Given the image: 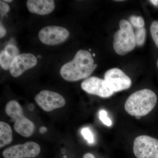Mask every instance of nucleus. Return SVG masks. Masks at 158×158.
I'll return each instance as SVG.
<instances>
[{
  "label": "nucleus",
  "instance_id": "f257e3e1",
  "mask_svg": "<svg viewBox=\"0 0 158 158\" xmlns=\"http://www.w3.org/2000/svg\"><path fill=\"white\" fill-rule=\"evenodd\" d=\"M97 66V64H94V60L90 52L80 50L72 61L62 66L60 74L65 81H77L88 78Z\"/></svg>",
  "mask_w": 158,
  "mask_h": 158
},
{
  "label": "nucleus",
  "instance_id": "f03ea898",
  "mask_svg": "<svg viewBox=\"0 0 158 158\" xmlns=\"http://www.w3.org/2000/svg\"><path fill=\"white\" fill-rule=\"evenodd\" d=\"M157 101L156 95L152 90L148 89L138 90L128 98L125 103V110L132 116H145L154 108Z\"/></svg>",
  "mask_w": 158,
  "mask_h": 158
},
{
  "label": "nucleus",
  "instance_id": "7ed1b4c3",
  "mask_svg": "<svg viewBox=\"0 0 158 158\" xmlns=\"http://www.w3.org/2000/svg\"><path fill=\"white\" fill-rule=\"evenodd\" d=\"M119 26L120 29L116 31L113 37V48L118 55L125 56L135 48V33L132 26L127 20L121 19Z\"/></svg>",
  "mask_w": 158,
  "mask_h": 158
},
{
  "label": "nucleus",
  "instance_id": "20e7f679",
  "mask_svg": "<svg viewBox=\"0 0 158 158\" xmlns=\"http://www.w3.org/2000/svg\"><path fill=\"white\" fill-rule=\"evenodd\" d=\"M5 111L14 122L13 127L18 134L27 138L33 135L35 129L34 123L24 116L22 107L17 101L11 100L8 102Z\"/></svg>",
  "mask_w": 158,
  "mask_h": 158
},
{
  "label": "nucleus",
  "instance_id": "39448f33",
  "mask_svg": "<svg viewBox=\"0 0 158 158\" xmlns=\"http://www.w3.org/2000/svg\"><path fill=\"white\" fill-rule=\"evenodd\" d=\"M133 152L137 158H158V140L147 135L135 139Z\"/></svg>",
  "mask_w": 158,
  "mask_h": 158
},
{
  "label": "nucleus",
  "instance_id": "423d86ee",
  "mask_svg": "<svg viewBox=\"0 0 158 158\" xmlns=\"http://www.w3.org/2000/svg\"><path fill=\"white\" fill-rule=\"evenodd\" d=\"M40 152L39 144L34 141L13 145L6 148L2 152L4 158H33Z\"/></svg>",
  "mask_w": 158,
  "mask_h": 158
},
{
  "label": "nucleus",
  "instance_id": "0eeeda50",
  "mask_svg": "<svg viewBox=\"0 0 158 158\" xmlns=\"http://www.w3.org/2000/svg\"><path fill=\"white\" fill-rule=\"evenodd\" d=\"M104 80L108 86L113 92L127 90L132 84L131 78L118 68H113L106 72Z\"/></svg>",
  "mask_w": 158,
  "mask_h": 158
},
{
  "label": "nucleus",
  "instance_id": "6e6552de",
  "mask_svg": "<svg viewBox=\"0 0 158 158\" xmlns=\"http://www.w3.org/2000/svg\"><path fill=\"white\" fill-rule=\"evenodd\" d=\"M67 29L58 26H47L39 31L40 40L44 44L55 45L65 41L69 37Z\"/></svg>",
  "mask_w": 158,
  "mask_h": 158
},
{
  "label": "nucleus",
  "instance_id": "1a4fd4ad",
  "mask_svg": "<svg viewBox=\"0 0 158 158\" xmlns=\"http://www.w3.org/2000/svg\"><path fill=\"white\" fill-rule=\"evenodd\" d=\"M35 102L43 110L50 112L62 108L65 104V98L59 94L48 90H43L35 96Z\"/></svg>",
  "mask_w": 158,
  "mask_h": 158
},
{
  "label": "nucleus",
  "instance_id": "9d476101",
  "mask_svg": "<svg viewBox=\"0 0 158 158\" xmlns=\"http://www.w3.org/2000/svg\"><path fill=\"white\" fill-rule=\"evenodd\" d=\"M81 86L82 89L87 93L103 98L110 97L114 93L109 88L105 80L95 77L85 79L82 82Z\"/></svg>",
  "mask_w": 158,
  "mask_h": 158
},
{
  "label": "nucleus",
  "instance_id": "9b49d317",
  "mask_svg": "<svg viewBox=\"0 0 158 158\" xmlns=\"http://www.w3.org/2000/svg\"><path fill=\"white\" fill-rule=\"evenodd\" d=\"M37 58L33 54H19L15 57L11 63L9 71L12 77H18L23 73L37 65Z\"/></svg>",
  "mask_w": 158,
  "mask_h": 158
},
{
  "label": "nucleus",
  "instance_id": "f8f14e48",
  "mask_svg": "<svg viewBox=\"0 0 158 158\" xmlns=\"http://www.w3.org/2000/svg\"><path fill=\"white\" fill-rule=\"evenodd\" d=\"M27 6L31 13L40 15L50 14L55 8V2L53 0H28Z\"/></svg>",
  "mask_w": 158,
  "mask_h": 158
},
{
  "label": "nucleus",
  "instance_id": "ddd939ff",
  "mask_svg": "<svg viewBox=\"0 0 158 158\" xmlns=\"http://www.w3.org/2000/svg\"><path fill=\"white\" fill-rule=\"evenodd\" d=\"M12 141V130L10 126L4 122H0V148L8 145Z\"/></svg>",
  "mask_w": 158,
  "mask_h": 158
},
{
  "label": "nucleus",
  "instance_id": "4468645a",
  "mask_svg": "<svg viewBox=\"0 0 158 158\" xmlns=\"http://www.w3.org/2000/svg\"><path fill=\"white\" fill-rule=\"evenodd\" d=\"M14 59V58L7 54L4 50L1 51L0 54V64L1 67L4 70L9 69Z\"/></svg>",
  "mask_w": 158,
  "mask_h": 158
},
{
  "label": "nucleus",
  "instance_id": "2eb2a0df",
  "mask_svg": "<svg viewBox=\"0 0 158 158\" xmlns=\"http://www.w3.org/2000/svg\"><path fill=\"white\" fill-rule=\"evenodd\" d=\"M146 31L144 27L137 29L135 33L136 45L142 46L146 40Z\"/></svg>",
  "mask_w": 158,
  "mask_h": 158
},
{
  "label": "nucleus",
  "instance_id": "dca6fc26",
  "mask_svg": "<svg viewBox=\"0 0 158 158\" xmlns=\"http://www.w3.org/2000/svg\"><path fill=\"white\" fill-rule=\"evenodd\" d=\"M130 23L132 27L136 28H141L144 27V21L143 18L140 16L132 15L129 18Z\"/></svg>",
  "mask_w": 158,
  "mask_h": 158
},
{
  "label": "nucleus",
  "instance_id": "f3484780",
  "mask_svg": "<svg viewBox=\"0 0 158 158\" xmlns=\"http://www.w3.org/2000/svg\"><path fill=\"white\" fill-rule=\"evenodd\" d=\"M81 134L89 144H92L94 142V139L93 133L89 127H85L82 128L81 131Z\"/></svg>",
  "mask_w": 158,
  "mask_h": 158
},
{
  "label": "nucleus",
  "instance_id": "a211bd4d",
  "mask_svg": "<svg viewBox=\"0 0 158 158\" xmlns=\"http://www.w3.org/2000/svg\"><path fill=\"white\" fill-rule=\"evenodd\" d=\"M150 32L152 39L158 48V21H154L152 23Z\"/></svg>",
  "mask_w": 158,
  "mask_h": 158
},
{
  "label": "nucleus",
  "instance_id": "6ab92c4d",
  "mask_svg": "<svg viewBox=\"0 0 158 158\" xmlns=\"http://www.w3.org/2000/svg\"><path fill=\"white\" fill-rule=\"evenodd\" d=\"M99 117L100 120L104 124L107 126L110 127L112 125V122L107 116V113L104 110H101L99 112Z\"/></svg>",
  "mask_w": 158,
  "mask_h": 158
},
{
  "label": "nucleus",
  "instance_id": "aec40b11",
  "mask_svg": "<svg viewBox=\"0 0 158 158\" xmlns=\"http://www.w3.org/2000/svg\"><path fill=\"white\" fill-rule=\"evenodd\" d=\"M4 50L13 58H15L19 55V50L18 48L15 45L12 44H9L7 45L5 48Z\"/></svg>",
  "mask_w": 158,
  "mask_h": 158
},
{
  "label": "nucleus",
  "instance_id": "412c9836",
  "mask_svg": "<svg viewBox=\"0 0 158 158\" xmlns=\"http://www.w3.org/2000/svg\"><path fill=\"white\" fill-rule=\"evenodd\" d=\"M10 10V7L7 3L3 1H0V15L2 19Z\"/></svg>",
  "mask_w": 158,
  "mask_h": 158
},
{
  "label": "nucleus",
  "instance_id": "4be33fe9",
  "mask_svg": "<svg viewBox=\"0 0 158 158\" xmlns=\"http://www.w3.org/2000/svg\"><path fill=\"white\" fill-rule=\"evenodd\" d=\"M6 29L5 28L4 26L2 24L1 22L0 25V37L2 38L6 35Z\"/></svg>",
  "mask_w": 158,
  "mask_h": 158
},
{
  "label": "nucleus",
  "instance_id": "5701e85b",
  "mask_svg": "<svg viewBox=\"0 0 158 158\" xmlns=\"http://www.w3.org/2000/svg\"><path fill=\"white\" fill-rule=\"evenodd\" d=\"M83 158H95L94 155L90 153H87L83 156Z\"/></svg>",
  "mask_w": 158,
  "mask_h": 158
},
{
  "label": "nucleus",
  "instance_id": "b1692460",
  "mask_svg": "<svg viewBox=\"0 0 158 158\" xmlns=\"http://www.w3.org/2000/svg\"><path fill=\"white\" fill-rule=\"evenodd\" d=\"M47 131V129L44 127H40V133H42H42L46 132Z\"/></svg>",
  "mask_w": 158,
  "mask_h": 158
},
{
  "label": "nucleus",
  "instance_id": "393cba45",
  "mask_svg": "<svg viewBox=\"0 0 158 158\" xmlns=\"http://www.w3.org/2000/svg\"><path fill=\"white\" fill-rule=\"evenodd\" d=\"M28 109L31 111H33L34 109V105L32 104L29 105L28 106Z\"/></svg>",
  "mask_w": 158,
  "mask_h": 158
},
{
  "label": "nucleus",
  "instance_id": "a878e982",
  "mask_svg": "<svg viewBox=\"0 0 158 158\" xmlns=\"http://www.w3.org/2000/svg\"><path fill=\"white\" fill-rule=\"evenodd\" d=\"M3 2H12V0H4Z\"/></svg>",
  "mask_w": 158,
  "mask_h": 158
},
{
  "label": "nucleus",
  "instance_id": "bb28decb",
  "mask_svg": "<svg viewBox=\"0 0 158 158\" xmlns=\"http://www.w3.org/2000/svg\"><path fill=\"white\" fill-rule=\"evenodd\" d=\"M37 57H38V58H39V59H40V58H41V56H37Z\"/></svg>",
  "mask_w": 158,
  "mask_h": 158
},
{
  "label": "nucleus",
  "instance_id": "cd10ccee",
  "mask_svg": "<svg viewBox=\"0 0 158 158\" xmlns=\"http://www.w3.org/2000/svg\"><path fill=\"white\" fill-rule=\"evenodd\" d=\"M93 56L95 57V54L94 53L93 54Z\"/></svg>",
  "mask_w": 158,
  "mask_h": 158
},
{
  "label": "nucleus",
  "instance_id": "c85d7f7f",
  "mask_svg": "<svg viewBox=\"0 0 158 158\" xmlns=\"http://www.w3.org/2000/svg\"><path fill=\"white\" fill-rule=\"evenodd\" d=\"M157 67H158V61H157Z\"/></svg>",
  "mask_w": 158,
  "mask_h": 158
},
{
  "label": "nucleus",
  "instance_id": "c756f323",
  "mask_svg": "<svg viewBox=\"0 0 158 158\" xmlns=\"http://www.w3.org/2000/svg\"><path fill=\"white\" fill-rule=\"evenodd\" d=\"M64 158H66V156H64Z\"/></svg>",
  "mask_w": 158,
  "mask_h": 158
},
{
  "label": "nucleus",
  "instance_id": "7c9ffc66",
  "mask_svg": "<svg viewBox=\"0 0 158 158\" xmlns=\"http://www.w3.org/2000/svg\"><path fill=\"white\" fill-rule=\"evenodd\" d=\"M89 50L90 51H91V49H89Z\"/></svg>",
  "mask_w": 158,
  "mask_h": 158
},
{
  "label": "nucleus",
  "instance_id": "2f4dec72",
  "mask_svg": "<svg viewBox=\"0 0 158 158\" xmlns=\"http://www.w3.org/2000/svg\"><path fill=\"white\" fill-rule=\"evenodd\" d=\"M157 2H158V0H157Z\"/></svg>",
  "mask_w": 158,
  "mask_h": 158
}]
</instances>
